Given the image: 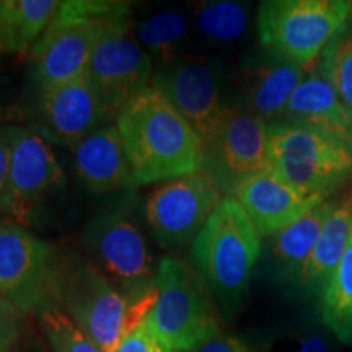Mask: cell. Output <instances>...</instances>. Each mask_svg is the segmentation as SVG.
I'll return each mask as SVG.
<instances>
[{
    "label": "cell",
    "mask_w": 352,
    "mask_h": 352,
    "mask_svg": "<svg viewBox=\"0 0 352 352\" xmlns=\"http://www.w3.org/2000/svg\"><path fill=\"white\" fill-rule=\"evenodd\" d=\"M114 124L134 186L165 183L201 170L204 144L153 83L122 108Z\"/></svg>",
    "instance_id": "1"
},
{
    "label": "cell",
    "mask_w": 352,
    "mask_h": 352,
    "mask_svg": "<svg viewBox=\"0 0 352 352\" xmlns=\"http://www.w3.org/2000/svg\"><path fill=\"white\" fill-rule=\"evenodd\" d=\"M261 254V235L240 202L222 196L192 241V259L214 300L227 315L239 310Z\"/></svg>",
    "instance_id": "2"
},
{
    "label": "cell",
    "mask_w": 352,
    "mask_h": 352,
    "mask_svg": "<svg viewBox=\"0 0 352 352\" xmlns=\"http://www.w3.org/2000/svg\"><path fill=\"white\" fill-rule=\"evenodd\" d=\"M153 296L132 300L87 256H64L59 308L94 340L103 352H114L126 336L144 323L155 305Z\"/></svg>",
    "instance_id": "3"
},
{
    "label": "cell",
    "mask_w": 352,
    "mask_h": 352,
    "mask_svg": "<svg viewBox=\"0 0 352 352\" xmlns=\"http://www.w3.org/2000/svg\"><path fill=\"white\" fill-rule=\"evenodd\" d=\"M129 12V3L116 0L60 2L46 32L30 51L38 91L85 77L108 25Z\"/></svg>",
    "instance_id": "4"
},
{
    "label": "cell",
    "mask_w": 352,
    "mask_h": 352,
    "mask_svg": "<svg viewBox=\"0 0 352 352\" xmlns=\"http://www.w3.org/2000/svg\"><path fill=\"white\" fill-rule=\"evenodd\" d=\"M271 171L303 192L328 197L352 176V144L311 127L276 122L267 129Z\"/></svg>",
    "instance_id": "5"
},
{
    "label": "cell",
    "mask_w": 352,
    "mask_h": 352,
    "mask_svg": "<svg viewBox=\"0 0 352 352\" xmlns=\"http://www.w3.org/2000/svg\"><path fill=\"white\" fill-rule=\"evenodd\" d=\"M351 19L347 0H264L258 38L263 50L308 67Z\"/></svg>",
    "instance_id": "6"
},
{
    "label": "cell",
    "mask_w": 352,
    "mask_h": 352,
    "mask_svg": "<svg viewBox=\"0 0 352 352\" xmlns=\"http://www.w3.org/2000/svg\"><path fill=\"white\" fill-rule=\"evenodd\" d=\"M157 289V302L144 323L170 349L189 352L220 329L208 285L182 259H160Z\"/></svg>",
    "instance_id": "7"
},
{
    "label": "cell",
    "mask_w": 352,
    "mask_h": 352,
    "mask_svg": "<svg viewBox=\"0 0 352 352\" xmlns=\"http://www.w3.org/2000/svg\"><path fill=\"white\" fill-rule=\"evenodd\" d=\"M64 254L28 228L0 220V297L21 315L59 307Z\"/></svg>",
    "instance_id": "8"
},
{
    "label": "cell",
    "mask_w": 352,
    "mask_h": 352,
    "mask_svg": "<svg viewBox=\"0 0 352 352\" xmlns=\"http://www.w3.org/2000/svg\"><path fill=\"white\" fill-rule=\"evenodd\" d=\"M87 258L132 300L157 292L160 261L148 248L144 232L126 209L100 214L82 235Z\"/></svg>",
    "instance_id": "9"
},
{
    "label": "cell",
    "mask_w": 352,
    "mask_h": 352,
    "mask_svg": "<svg viewBox=\"0 0 352 352\" xmlns=\"http://www.w3.org/2000/svg\"><path fill=\"white\" fill-rule=\"evenodd\" d=\"M152 77L153 60L135 38L131 12L124 13L108 25L87 70V80L109 122L116 121L122 108L151 85Z\"/></svg>",
    "instance_id": "10"
},
{
    "label": "cell",
    "mask_w": 352,
    "mask_h": 352,
    "mask_svg": "<svg viewBox=\"0 0 352 352\" xmlns=\"http://www.w3.org/2000/svg\"><path fill=\"white\" fill-rule=\"evenodd\" d=\"M152 83L168 98L204 145L239 109L227 100L217 64L208 59L184 57L178 63L162 65L153 72Z\"/></svg>",
    "instance_id": "11"
},
{
    "label": "cell",
    "mask_w": 352,
    "mask_h": 352,
    "mask_svg": "<svg viewBox=\"0 0 352 352\" xmlns=\"http://www.w3.org/2000/svg\"><path fill=\"white\" fill-rule=\"evenodd\" d=\"M266 121L239 108L227 124L204 145L201 170L222 196L235 192L250 179L271 170Z\"/></svg>",
    "instance_id": "12"
},
{
    "label": "cell",
    "mask_w": 352,
    "mask_h": 352,
    "mask_svg": "<svg viewBox=\"0 0 352 352\" xmlns=\"http://www.w3.org/2000/svg\"><path fill=\"white\" fill-rule=\"evenodd\" d=\"M63 184L64 171L51 142L33 127H16L0 214L19 226H30L44 202Z\"/></svg>",
    "instance_id": "13"
},
{
    "label": "cell",
    "mask_w": 352,
    "mask_h": 352,
    "mask_svg": "<svg viewBox=\"0 0 352 352\" xmlns=\"http://www.w3.org/2000/svg\"><path fill=\"white\" fill-rule=\"evenodd\" d=\"M222 192L202 171L162 183L145 201V219L158 243L182 248L195 241Z\"/></svg>",
    "instance_id": "14"
},
{
    "label": "cell",
    "mask_w": 352,
    "mask_h": 352,
    "mask_svg": "<svg viewBox=\"0 0 352 352\" xmlns=\"http://www.w3.org/2000/svg\"><path fill=\"white\" fill-rule=\"evenodd\" d=\"M38 124L33 127L47 142L74 147L101 126L113 124L87 76L38 91Z\"/></svg>",
    "instance_id": "15"
},
{
    "label": "cell",
    "mask_w": 352,
    "mask_h": 352,
    "mask_svg": "<svg viewBox=\"0 0 352 352\" xmlns=\"http://www.w3.org/2000/svg\"><path fill=\"white\" fill-rule=\"evenodd\" d=\"M308 67L290 63L266 50L245 57L239 83L246 111L261 118L267 126L279 122Z\"/></svg>",
    "instance_id": "16"
},
{
    "label": "cell",
    "mask_w": 352,
    "mask_h": 352,
    "mask_svg": "<svg viewBox=\"0 0 352 352\" xmlns=\"http://www.w3.org/2000/svg\"><path fill=\"white\" fill-rule=\"evenodd\" d=\"M233 197L261 236H274L328 199L294 188L271 170L245 183Z\"/></svg>",
    "instance_id": "17"
},
{
    "label": "cell",
    "mask_w": 352,
    "mask_h": 352,
    "mask_svg": "<svg viewBox=\"0 0 352 352\" xmlns=\"http://www.w3.org/2000/svg\"><path fill=\"white\" fill-rule=\"evenodd\" d=\"M279 122L311 127L352 144V111L323 76L320 65L307 70Z\"/></svg>",
    "instance_id": "18"
},
{
    "label": "cell",
    "mask_w": 352,
    "mask_h": 352,
    "mask_svg": "<svg viewBox=\"0 0 352 352\" xmlns=\"http://www.w3.org/2000/svg\"><path fill=\"white\" fill-rule=\"evenodd\" d=\"M70 148L78 178L95 195H111L134 186L114 122L101 126Z\"/></svg>",
    "instance_id": "19"
},
{
    "label": "cell",
    "mask_w": 352,
    "mask_h": 352,
    "mask_svg": "<svg viewBox=\"0 0 352 352\" xmlns=\"http://www.w3.org/2000/svg\"><path fill=\"white\" fill-rule=\"evenodd\" d=\"M352 236V191H347L324 223L318 243L292 279L294 289L307 297H320L329 276L341 261Z\"/></svg>",
    "instance_id": "20"
},
{
    "label": "cell",
    "mask_w": 352,
    "mask_h": 352,
    "mask_svg": "<svg viewBox=\"0 0 352 352\" xmlns=\"http://www.w3.org/2000/svg\"><path fill=\"white\" fill-rule=\"evenodd\" d=\"M191 16L178 7H165L144 16L138 23L134 21V34L142 50L158 67L178 63L186 57L191 43Z\"/></svg>",
    "instance_id": "21"
},
{
    "label": "cell",
    "mask_w": 352,
    "mask_h": 352,
    "mask_svg": "<svg viewBox=\"0 0 352 352\" xmlns=\"http://www.w3.org/2000/svg\"><path fill=\"white\" fill-rule=\"evenodd\" d=\"M59 6L57 0H0V56L30 54Z\"/></svg>",
    "instance_id": "22"
},
{
    "label": "cell",
    "mask_w": 352,
    "mask_h": 352,
    "mask_svg": "<svg viewBox=\"0 0 352 352\" xmlns=\"http://www.w3.org/2000/svg\"><path fill=\"white\" fill-rule=\"evenodd\" d=\"M333 209L334 202L328 199L320 202L303 217L271 236V259L285 283H292L302 264L314 252Z\"/></svg>",
    "instance_id": "23"
},
{
    "label": "cell",
    "mask_w": 352,
    "mask_h": 352,
    "mask_svg": "<svg viewBox=\"0 0 352 352\" xmlns=\"http://www.w3.org/2000/svg\"><path fill=\"white\" fill-rule=\"evenodd\" d=\"M318 300L321 321L328 331L342 344L352 346V236Z\"/></svg>",
    "instance_id": "24"
},
{
    "label": "cell",
    "mask_w": 352,
    "mask_h": 352,
    "mask_svg": "<svg viewBox=\"0 0 352 352\" xmlns=\"http://www.w3.org/2000/svg\"><path fill=\"white\" fill-rule=\"evenodd\" d=\"M195 32L210 44H230L243 36L250 23V7L243 2L217 0L189 8Z\"/></svg>",
    "instance_id": "25"
},
{
    "label": "cell",
    "mask_w": 352,
    "mask_h": 352,
    "mask_svg": "<svg viewBox=\"0 0 352 352\" xmlns=\"http://www.w3.org/2000/svg\"><path fill=\"white\" fill-rule=\"evenodd\" d=\"M320 69L352 111V19L321 52Z\"/></svg>",
    "instance_id": "26"
},
{
    "label": "cell",
    "mask_w": 352,
    "mask_h": 352,
    "mask_svg": "<svg viewBox=\"0 0 352 352\" xmlns=\"http://www.w3.org/2000/svg\"><path fill=\"white\" fill-rule=\"evenodd\" d=\"M39 323L52 352H103L63 308L46 310L39 315Z\"/></svg>",
    "instance_id": "27"
},
{
    "label": "cell",
    "mask_w": 352,
    "mask_h": 352,
    "mask_svg": "<svg viewBox=\"0 0 352 352\" xmlns=\"http://www.w3.org/2000/svg\"><path fill=\"white\" fill-rule=\"evenodd\" d=\"M248 347L250 352H331L328 338L314 328L272 329Z\"/></svg>",
    "instance_id": "28"
},
{
    "label": "cell",
    "mask_w": 352,
    "mask_h": 352,
    "mask_svg": "<svg viewBox=\"0 0 352 352\" xmlns=\"http://www.w3.org/2000/svg\"><path fill=\"white\" fill-rule=\"evenodd\" d=\"M114 352H176L164 344L151 331L147 324L142 323L135 328L129 336H126L118 346Z\"/></svg>",
    "instance_id": "29"
},
{
    "label": "cell",
    "mask_w": 352,
    "mask_h": 352,
    "mask_svg": "<svg viewBox=\"0 0 352 352\" xmlns=\"http://www.w3.org/2000/svg\"><path fill=\"white\" fill-rule=\"evenodd\" d=\"M20 311L0 297V352H12L20 336Z\"/></svg>",
    "instance_id": "30"
},
{
    "label": "cell",
    "mask_w": 352,
    "mask_h": 352,
    "mask_svg": "<svg viewBox=\"0 0 352 352\" xmlns=\"http://www.w3.org/2000/svg\"><path fill=\"white\" fill-rule=\"evenodd\" d=\"M189 352H250V347L240 338L230 336L219 329Z\"/></svg>",
    "instance_id": "31"
},
{
    "label": "cell",
    "mask_w": 352,
    "mask_h": 352,
    "mask_svg": "<svg viewBox=\"0 0 352 352\" xmlns=\"http://www.w3.org/2000/svg\"><path fill=\"white\" fill-rule=\"evenodd\" d=\"M15 134L16 126H0V206H2L3 191L7 186L8 171H10Z\"/></svg>",
    "instance_id": "32"
}]
</instances>
